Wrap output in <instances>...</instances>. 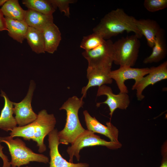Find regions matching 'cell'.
<instances>
[{"instance_id": "277c9868", "label": "cell", "mask_w": 167, "mask_h": 167, "mask_svg": "<svg viewBox=\"0 0 167 167\" xmlns=\"http://www.w3.org/2000/svg\"><path fill=\"white\" fill-rule=\"evenodd\" d=\"M5 143L8 147L11 157L10 163L12 167H19L29 164L31 162L47 164L49 158L41 154L34 152L28 147L21 139H14L11 136L0 137V143Z\"/></svg>"}, {"instance_id": "4fadbf2b", "label": "cell", "mask_w": 167, "mask_h": 167, "mask_svg": "<svg viewBox=\"0 0 167 167\" xmlns=\"http://www.w3.org/2000/svg\"><path fill=\"white\" fill-rule=\"evenodd\" d=\"M83 114L88 130L104 135L108 137L111 142L119 143L118 130L111 121L106 122L105 126L100 123L95 117H92L87 110L83 111Z\"/></svg>"}, {"instance_id": "d6986e66", "label": "cell", "mask_w": 167, "mask_h": 167, "mask_svg": "<svg viewBox=\"0 0 167 167\" xmlns=\"http://www.w3.org/2000/svg\"><path fill=\"white\" fill-rule=\"evenodd\" d=\"M24 20L28 26L41 30L54 23L53 15H45L29 9L26 10Z\"/></svg>"}, {"instance_id": "9a60e30c", "label": "cell", "mask_w": 167, "mask_h": 167, "mask_svg": "<svg viewBox=\"0 0 167 167\" xmlns=\"http://www.w3.org/2000/svg\"><path fill=\"white\" fill-rule=\"evenodd\" d=\"M135 23L143 36L145 37L148 46L152 48L156 36L162 29L156 21L150 19H136Z\"/></svg>"}, {"instance_id": "484cf974", "label": "cell", "mask_w": 167, "mask_h": 167, "mask_svg": "<svg viewBox=\"0 0 167 167\" xmlns=\"http://www.w3.org/2000/svg\"><path fill=\"white\" fill-rule=\"evenodd\" d=\"M56 9L58 8L61 12L64 13V15L69 17L70 15V4L76 2L75 0H49Z\"/></svg>"}, {"instance_id": "ac0fdd59", "label": "cell", "mask_w": 167, "mask_h": 167, "mask_svg": "<svg viewBox=\"0 0 167 167\" xmlns=\"http://www.w3.org/2000/svg\"><path fill=\"white\" fill-rule=\"evenodd\" d=\"M8 34L17 42L22 43L25 39L28 26L25 20H19L5 17Z\"/></svg>"}, {"instance_id": "52a82bcc", "label": "cell", "mask_w": 167, "mask_h": 167, "mask_svg": "<svg viewBox=\"0 0 167 167\" xmlns=\"http://www.w3.org/2000/svg\"><path fill=\"white\" fill-rule=\"evenodd\" d=\"M113 42L110 39L92 50L84 51L83 56L87 60L88 66L111 69L114 60Z\"/></svg>"}, {"instance_id": "7a4b0ae2", "label": "cell", "mask_w": 167, "mask_h": 167, "mask_svg": "<svg viewBox=\"0 0 167 167\" xmlns=\"http://www.w3.org/2000/svg\"><path fill=\"white\" fill-rule=\"evenodd\" d=\"M56 118L53 114H49L46 110L40 111L37 118L33 122L24 126H16L10 133L11 136L22 137L25 140H32L36 142L38 152L41 153L46 150L44 143L45 137L55 128Z\"/></svg>"}, {"instance_id": "2e32d148", "label": "cell", "mask_w": 167, "mask_h": 167, "mask_svg": "<svg viewBox=\"0 0 167 167\" xmlns=\"http://www.w3.org/2000/svg\"><path fill=\"white\" fill-rule=\"evenodd\" d=\"M0 95L4 98V105L0 115V129L6 131H11L17 125L15 117L13 116V102L2 90Z\"/></svg>"}, {"instance_id": "5bb4252c", "label": "cell", "mask_w": 167, "mask_h": 167, "mask_svg": "<svg viewBox=\"0 0 167 167\" xmlns=\"http://www.w3.org/2000/svg\"><path fill=\"white\" fill-rule=\"evenodd\" d=\"M110 69H100L88 66L87 70V77L88 82L87 85L82 89L81 94L83 98L86 97L87 92L90 88L98 86L99 87L106 84L112 83L113 79L109 76L111 71Z\"/></svg>"}, {"instance_id": "8fae6325", "label": "cell", "mask_w": 167, "mask_h": 167, "mask_svg": "<svg viewBox=\"0 0 167 167\" xmlns=\"http://www.w3.org/2000/svg\"><path fill=\"white\" fill-rule=\"evenodd\" d=\"M102 95L106 96V100L103 102L97 103L96 106L99 107L103 104L108 105L110 111V121L116 109H126L130 104V98L127 93L119 92V94H115L113 93L112 88L106 85L98 87L96 96H99Z\"/></svg>"}, {"instance_id": "603a6c76", "label": "cell", "mask_w": 167, "mask_h": 167, "mask_svg": "<svg viewBox=\"0 0 167 167\" xmlns=\"http://www.w3.org/2000/svg\"><path fill=\"white\" fill-rule=\"evenodd\" d=\"M22 3L28 9L46 15H53L56 10L49 0H23Z\"/></svg>"}, {"instance_id": "e0dca14e", "label": "cell", "mask_w": 167, "mask_h": 167, "mask_svg": "<svg viewBox=\"0 0 167 167\" xmlns=\"http://www.w3.org/2000/svg\"><path fill=\"white\" fill-rule=\"evenodd\" d=\"M45 52L53 54L57 50L62 39L61 34L54 23L50 24L43 30Z\"/></svg>"}, {"instance_id": "7402d4cb", "label": "cell", "mask_w": 167, "mask_h": 167, "mask_svg": "<svg viewBox=\"0 0 167 167\" xmlns=\"http://www.w3.org/2000/svg\"><path fill=\"white\" fill-rule=\"evenodd\" d=\"M1 10L5 17L19 20H24L26 10L20 6L18 0H7Z\"/></svg>"}, {"instance_id": "4316f807", "label": "cell", "mask_w": 167, "mask_h": 167, "mask_svg": "<svg viewBox=\"0 0 167 167\" xmlns=\"http://www.w3.org/2000/svg\"><path fill=\"white\" fill-rule=\"evenodd\" d=\"M4 147L0 143V157L2 159L3 162V165L2 167H11L10 162L7 156L3 152L2 149Z\"/></svg>"}, {"instance_id": "44dd1931", "label": "cell", "mask_w": 167, "mask_h": 167, "mask_svg": "<svg viewBox=\"0 0 167 167\" xmlns=\"http://www.w3.org/2000/svg\"><path fill=\"white\" fill-rule=\"evenodd\" d=\"M25 39L33 51L38 54L45 53L43 30L28 26Z\"/></svg>"}, {"instance_id": "3957f363", "label": "cell", "mask_w": 167, "mask_h": 167, "mask_svg": "<svg viewBox=\"0 0 167 167\" xmlns=\"http://www.w3.org/2000/svg\"><path fill=\"white\" fill-rule=\"evenodd\" d=\"M83 99L73 96L68 98L60 108V110L66 111V115L64 128L58 133L60 144H71L86 130L82 126L78 115L79 110L84 104Z\"/></svg>"}, {"instance_id": "f1b7e54d", "label": "cell", "mask_w": 167, "mask_h": 167, "mask_svg": "<svg viewBox=\"0 0 167 167\" xmlns=\"http://www.w3.org/2000/svg\"><path fill=\"white\" fill-rule=\"evenodd\" d=\"M167 153H163V158L161 162V164L160 167H167Z\"/></svg>"}, {"instance_id": "8992f818", "label": "cell", "mask_w": 167, "mask_h": 167, "mask_svg": "<svg viewBox=\"0 0 167 167\" xmlns=\"http://www.w3.org/2000/svg\"><path fill=\"white\" fill-rule=\"evenodd\" d=\"M71 144V146L68 147L66 151L69 155V162L71 163H73L74 156L78 161H79L80 157V152L85 147L101 146L110 149L114 150L120 148L122 146L120 142L116 143L106 141L88 130H86L80 134Z\"/></svg>"}, {"instance_id": "6da1fadb", "label": "cell", "mask_w": 167, "mask_h": 167, "mask_svg": "<svg viewBox=\"0 0 167 167\" xmlns=\"http://www.w3.org/2000/svg\"><path fill=\"white\" fill-rule=\"evenodd\" d=\"M136 19L122 9L117 8L106 14L93 28V32L99 34L105 40L125 31L133 32L140 38L143 35L136 25Z\"/></svg>"}, {"instance_id": "f546056e", "label": "cell", "mask_w": 167, "mask_h": 167, "mask_svg": "<svg viewBox=\"0 0 167 167\" xmlns=\"http://www.w3.org/2000/svg\"><path fill=\"white\" fill-rule=\"evenodd\" d=\"M7 1V0H0V6H2Z\"/></svg>"}, {"instance_id": "d4e9b609", "label": "cell", "mask_w": 167, "mask_h": 167, "mask_svg": "<svg viewBox=\"0 0 167 167\" xmlns=\"http://www.w3.org/2000/svg\"><path fill=\"white\" fill-rule=\"evenodd\" d=\"M143 5L148 11L155 12L166 8L167 7V0H145Z\"/></svg>"}, {"instance_id": "9c48e42d", "label": "cell", "mask_w": 167, "mask_h": 167, "mask_svg": "<svg viewBox=\"0 0 167 167\" xmlns=\"http://www.w3.org/2000/svg\"><path fill=\"white\" fill-rule=\"evenodd\" d=\"M151 70V67L134 68L129 66H122L118 69L111 71L109 75L111 79L115 81L120 92L128 93L127 88L125 84V81L133 79L136 82L148 75Z\"/></svg>"}, {"instance_id": "30bf717a", "label": "cell", "mask_w": 167, "mask_h": 167, "mask_svg": "<svg viewBox=\"0 0 167 167\" xmlns=\"http://www.w3.org/2000/svg\"><path fill=\"white\" fill-rule=\"evenodd\" d=\"M147 75L135 82L132 87V90H136V96L138 101H141L144 98L142 93L147 87L167 79V61L157 66L152 67L151 71Z\"/></svg>"}, {"instance_id": "ffe728a7", "label": "cell", "mask_w": 167, "mask_h": 167, "mask_svg": "<svg viewBox=\"0 0 167 167\" xmlns=\"http://www.w3.org/2000/svg\"><path fill=\"white\" fill-rule=\"evenodd\" d=\"M167 49L162 31L156 36L151 54L143 60L144 64L157 62L164 59L166 56Z\"/></svg>"}, {"instance_id": "7c38bea8", "label": "cell", "mask_w": 167, "mask_h": 167, "mask_svg": "<svg viewBox=\"0 0 167 167\" xmlns=\"http://www.w3.org/2000/svg\"><path fill=\"white\" fill-rule=\"evenodd\" d=\"M58 131L57 129H54L48 135V147L50 149L49 167H89L88 163H71L62 157L58 150L60 143L58 136Z\"/></svg>"}, {"instance_id": "ba28073f", "label": "cell", "mask_w": 167, "mask_h": 167, "mask_svg": "<svg viewBox=\"0 0 167 167\" xmlns=\"http://www.w3.org/2000/svg\"><path fill=\"white\" fill-rule=\"evenodd\" d=\"M35 84L31 80L27 94L25 98L19 103L13 102V114L18 126H25L34 122L37 118V114L33 111L31 102Z\"/></svg>"}, {"instance_id": "cb8c5ba5", "label": "cell", "mask_w": 167, "mask_h": 167, "mask_svg": "<svg viewBox=\"0 0 167 167\" xmlns=\"http://www.w3.org/2000/svg\"><path fill=\"white\" fill-rule=\"evenodd\" d=\"M105 40L100 34L93 32L91 34L83 37L80 46L84 51H89L98 46Z\"/></svg>"}, {"instance_id": "5b68a950", "label": "cell", "mask_w": 167, "mask_h": 167, "mask_svg": "<svg viewBox=\"0 0 167 167\" xmlns=\"http://www.w3.org/2000/svg\"><path fill=\"white\" fill-rule=\"evenodd\" d=\"M135 34L122 37L113 43L114 63L120 66L132 67L139 55L140 43Z\"/></svg>"}, {"instance_id": "4dcf8cb0", "label": "cell", "mask_w": 167, "mask_h": 167, "mask_svg": "<svg viewBox=\"0 0 167 167\" xmlns=\"http://www.w3.org/2000/svg\"><path fill=\"white\" fill-rule=\"evenodd\" d=\"M25 167H32L27 166Z\"/></svg>"}, {"instance_id": "83f0119b", "label": "cell", "mask_w": 167, "mask_h": 167, "mask_svg": "<svg viewBox=\"0 0 167 167\" xmlns=\"http://www.w3.org/2000/svg\"><path fill=\"white\" fill-rule=\"evenodd\" d=\"M4 15L0 8V32L4 30L8 31L6 21Z\"/></svg>"}]
</instances>
